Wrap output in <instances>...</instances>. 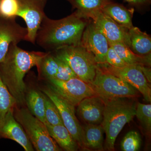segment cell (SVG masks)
I'll return each instance as SVG.
<instances>
[{
	"label": "cell",
	"instance_id": "1",
	"mask_svg": "<svg viewBox=\"0 0 151 151\" xmlns=\"http://www.w3.org/2000/svg\"><path fill=\"white\" fill-rule=\"evenodd\" d=\"M87 19L78 11L58 20L44 18L36 36L35 43L52 52L68 45L80 44Z\"/></svg>",
	"mask_w": 151,
	"mask_h": 151
},
{
	"label": "cell",
	"instance_id": "2",
	"mask_svg": "<svg viewBox=\"0 0 151 151\" xmlns=\"http://www.w3.org/2000/svg\"><path fill=\"white\" fill-rule=\"evenodd\" d=\"M46 52L24 50L12 44L4 60L0 63V77L17 102L25 103L27 92L24 78L34 66L37 67Z\"/></svg>",
	"mask_w": 151,
	"mask_h": 151
},
{
	"label": "cell",
	"instance_id": "3",
	"mask_svg": "<svg viewBox=\"0 0 151 151\" xmlns=\"http://www.w3.org/2000/svg\"><path fill=\"white\" fill-rule=\"evenodd\" d=\"M134 98L103 100L105 103L101 125L106 134L105 150L114 151L116 138L124 126L135 116L137 104Z\"/></svg>",
	"mask_w": 151,
	"mask_h": 151
},
{
	"label": "cell",
	"instance_id": "4",
	"mask_svg": "<svg viewBox=\"0 0 151 151\" xmlns=\"http://www.w3.org/2000/svg\"><path fill=\"white\" fill-rule=\"evenodd\" d=\"M51 52L67 63L82 81L90 83L94 80L97 63L94 55L81 45L63 47Z\"/></svg>",
	"mask_w": 151,
	"mask_h": 151
},
{
	"label": "cell",
	"instance_id": "5",
	"mask_svg": "<svg viewBox=\"0 0 151 151\" xmlns=\"http://www.w3.org/2000/svg\"><path fill=\"white\" fill-rule=\"evenodd\" d=\"M32 144L38 151H60L62 149L49 134L45 124L26 108L17 109L14 113Z\"/></svg>",
	"mask_w": 151,
	"mask_h": 151
},
{
	"label": "cell",
	"instance_id": "6",
	"mask_svg": "<svg viewBox=\"0 0 151 151\" xmlns=\"http://www.w3.org/2000/svg\"><path fill=\"white\" fill-rule=\"evenodd\" d=\"M96 95L103 100L136 98L139 92L123 79L104 71L97 65L94 80L89 83Z\"/></svg>",
	"mask_w": 151,
	"mask_h": 151
},
{
	"label": "cell",
	"instance_id": "7",
	"mask_svg": "<svg viewBox=\"0 0 151 151\" xmlns=\"http://www.w3.org/2000/svg\"><path fill=\"white\" fill-rule=\"evenodd\" d=\"M102 70L123 79L137 89L145 100L151 102V89L142 65H127L124 67H114L107 63L97 64Z\"/></svg>",
	"mask_w": 151,
	"mask_h": 151
},
{
	"label": "cell",
	"instance_id": "8",
	"mask_svg": "<svg viewBox=\"0 0 151 151\" xmlns=\"http://www.w3.org/2000/svg\"><path fill=\"white\" fill-rule=\"evenodd\" d=\"M42 91L56 105L63 125L70 132L79 147L83 150L82 126L76 116L75 106L52 90L49 86L44 89Z\"/></svg>",
	"mask_w": 151,
	"mask_h": 151
},
{
	"label": "cell",
	"instance_id": "9",
	"mask_svg": "<svg viewBox=\"0 0 151 151\" xmlns=\"http://www.w3.org/2000/svg\"><path fill=\"white\" fill-rule=\"evenodd\" d=\"M48 0H17L18 16L26 24L27 34L25 41L35 44L36 36L42 20L46 16L45 8Z\"/></svg>",
	"mask_w": 151,
	"mask_h": 151
},
{
	"label": "cell",
	"instance_id": "10",
	"mask_svg": "<svg viewBox=\"0 0 151 151\" xmlns=\"http://www.w3.org/2000/svg\"><path fill=\"white\" fill-rule=\"evenodd\" d=\"M49 86L61 97L74 106L83 99L96 95L89 83L78 77L62 81L55 78L48 79Z\"/></svg>",
	"mask_w": 151,
	"mask_h": 151
},
{
	"label": "cell",
	"instance_id": "11",
	"mask_svg": "<svg viewBox=\"0 0 151 151\" xmlns=\"http://www.w3.org/2000/svg\"><path fill=\"white\" fill-rule=\"evenodd\" d=\"M80 44L94 55L97 64L106 63L109 43L105 36L93 22L86 25L82 34Z\"/></svg>",
	"mask_w": 151,
	"mask_h": 151
},
{
	"label": "cell",
	"instance_id": "12",
	"mask_svg": "<svg viewBox=\"0 0 151 151\" xmlns=\"http://www.w3.org/2000/svg\"><path fill=\"white\" fill-rule=\"evenodd\" d=\"M15 19L0 18V63L5 58L11 45H17L25 40L27 35V27L20 25Z\"/></svg>",
	"mask_w": 151,
	"mask_h": 151
},
{
	"label": "cell",
	"instance_id": "13",
	"mask_svg": "<svg viewBox=\"0 0 151 151\" xmlns=\"http://www.w3.org/2000/svg\"><path fill=\"white\" fill-rule=\"evenodd\" d=\"M89 19H92V22L105 36L109 44L123 42L128 45L129 29L116 23L102 11L92 14Z\"/></svg>",
	"mask_w": 151,
	"mask_h": 151
},
{
	"label": "cell",
	"instance_id": "14",
	"mask_svg": "<svg viewBox=\"0 0 151 151\" xmlns=\"http://www.w3.org/2000/svg\"><path fill=\"white\" fill-rule=\"evenodd\" d=\"M0 138L12 140L19 144L26 151H33L34 148L27 135L14 115V108L11 109L0 124Z\"/></svg>",
	"mask_w": 151,
	"mask_h": 151
},
{
	"label": "cell",
	"instance_id": "15",
	"mask_svg": "<svg viewBox=\"0 0 151 151\" xmlns=\"http://www.w3.org/2000/svg\"><path fill=\"white\" fill-rule=\"evenodd\" d=\"M77 106V113L86 124H101L105 109V103L102 98L97 95L87 97Z\"/></svg>",
	"mask_w": 151,
	"mask_h": 151
},
{
	"label": "cell",
	"instance_id": "16",
	"mask_svg": "<svg viewBox=\"0 0 151 151\" xmlns=\"http://www.w3.org/2000/svg\"><path fill=\"white\" fill-rule=\"evenodd\" d=\"M127 46L138 55L142 56L151 55V37L138 27L134 26L129 29Z\"/></svg>",
	"mask_w": 151,
	"mask_h": 151
},
{
	"label": "cell",
	"instance_id": "17",
	"mask_svg": "<svg viewBox=\"0 0 151 151\" xmlns=\"http://www.w3.org/2000/svg\"><path fill=\"white\" fill-rule=\"evenodd\" d=\"M82 128L83 150H103L105 132L101 124H86Z\"/></svg>",
	"mask_w": 151,
	"mask_h": 151
},
{
	"label": "cell",
	"instance_id": "18",
	"mask_svg": "<svg viewBox=\"0 0 151 151\" xmlns=\"http://www.w3.org/2000/svg\"><path fill=\"white\" fill-rule=\"evenodd\" d=\"M44 124L50 137L61 149L66 151H77L78 144L63 124L52 126Z\"/></svg>",
	"mask_w": 151,
	"mask_h": 151
},
{
	"label": "cell",
	"instance_id": "19",
	"mask_svg": "<svg viewBox=\"0 0 151 151\" xmlns=\"http://www.w3.org/2000/svg\"><path fill=\"white\" fill-rule=\"evenodd\" d=\"M102 11L122 26L128 29L134 27L132 21L134 9H127L122 5L111 1L104 7Z\"/></svg>",
	"mask_w": 151,
	"mask_h": 151
},
{
	"label": "cell",
	"instance_id": "20",
	"mask_svg": "<svg viewBox=\"0 0 151 151\" xmlns=\"http://www.w3.org/2000/svg\"><path fill=\"white\" fill-rule=\"evenodd\" d=\"M113 47L119 57L128 65H142L150 67L151 65V55L142 56L134 53L127 45L123 42L109 44Z\"/></svg>",
	"mask_w": 151,
	"mask_h": 151
},
{
	"label": "cell",
	"instance_id": "21",
	"mask_svg": "<svg viewBox=\"0 0 151 151\" xmlns=\"http://www.w3.org/2000/svg\"><path fill=\"white\" fill-rule=\"evenodd\" d=\"M25 103L33 116L43 123H45L44 94L35 89H30L26 93Z\"/></svg>",
	"mask_w": 151,
	"mask_h": 151
},
{
	"label": "cell",
	"instance_id": "22",
	"mask_svg": "<svg viewBox=\"0 0 151 151\" xmlns=\"http://www.w3.org/2000/svg\"><path fill=\"white\" fill-rule=\"evenodd\" d=\"M70 3L73 9L86 18L89 19L91 15L102 11L104 7L111 0H66Z\"/></svg>",
	"mask_w": 151,
	"mask_h": 151
},
{
	"label": "cell",
	"instance_id": "23",
	"mask_svg": "<svg viewBox=\"0 0 151 151\" xmlns=\"http://www.w3.org/2000/svg\"><path fill=\"white\" fill-rule=\"evenodd\" d=\"M37 67L40 74L48 80L55 77L58 69V64L52 52H47Z\"/></svg>",
	"mask_w": 151,
	"mask_h": 151
},
{
	"label": "cell",
	"instance_id": "24",
	"mask_svg": "<svg viewBox=\"0 0 151 151\" xmlns=\"http://www.w3.org/2000/svg\"><path fill=\"white\" fill-rule=\"evenodd\" d=\"M16 105V100L0 77V124L4 119L8 112Z\"/></svg>",
	"mask_w": 151,
	"mask_h": 151
},
{
	"label": "cell",
	"instance_id": "25",
	"mask_svg": "<svg viewBox=\"0 0 151 151\" xmlns=\"http://www.w3.org/2000/svg\"><path fill=\"white\" fill-rule=\"evenodd\" d=\"M44 97L45 100V123L52 126L63 124L56 105L45 94H44Z\"/></svg>",
	"mask_w": 151,
	"mask_h": 151
},
{
	"label": "cell",
	"instance_id": "26",
	"mask_svg": "<svg viewBox=\"0 0 151 151\" xmlns=\"http://www.w3.org/2000/svg\"><path fill=\"white\" fill-rule=\"evenodd\" d=\"M135 116L140 122L143 129L148 134L151 131V105L138 103L136 108Z\"/></svg>",
	"mask_w": 151,
	"mask_h": 151
},
{
	"label": "cell",
	"instance_id": "27",
	"mask_svg": "<svg viewBox=\"0 0 151 151\" xmlns=\"http://www.w3.org/2000/svg\"><path fill=\"white\" fill-rule=\"evenodd\" d=\"M142 140L138 132L132 131L125 135L121 142V147L123 151H137L140 149Z\"/></svg>",
	"mask_w": 151,
	"mask_h": 151
},
{
	"label": "cell",
	"instance_id": "28",
	"mask_svg": "<svg viewBox=\"0 0 151 151\" xmlns=\"http://www.w3.org/2000/svg\"><path fill=\"white\" fill-rule=\"evenodd\" d=\"M19 5L17 0H0V18L9 19L18 16Z\"/></svg>",
	"mask_w": 151,
	"mask_h": 151
},
{
	"label": "cell",
	"instance_id": "29",
	"mask_svg": "<svg viewBox=\"0 0 151 151\" xmlns=\"http://www.w3.org/2000/svg\"><path fill=\"white\" fill-rule=\"evenodd\" d=\"M55 57L58 64V69L54 78L62 81H67L71 78L78 77L67 63Z\"/></svg>",
	"mask_w": 151,
	"mask_h": 151
},
{
	"label": "cell",
	"instance_id": "30",
	"mask_svg": "<svg viewBox=\"0 0 151 151\" xmlns=\"http://www.w3.org/2000/svg\"><path fill=\"white\" fill-rule=\"evenodd\" d=\"M106 63L114 67H124L128 64L119 57L113 47L109 45L106 55Z\"/></svg>",
	"mask_w": 151,
	"mask_h": 151
},
{
	"label": "cell",
	"instance_id": "31",
	"mask_svg": "<svg viewBox=\"0 0 151 151\" xmlns=\"http://www.w3.org/2000/svg\"><path fill=\"white\" fill-rule=\"evenodd\" d=\"M132 5L141 6L147 5L151 3V0H124Z\"/></svg>",
	"mask_w": 151,
	"mask_h": 151
}]
</instances>
